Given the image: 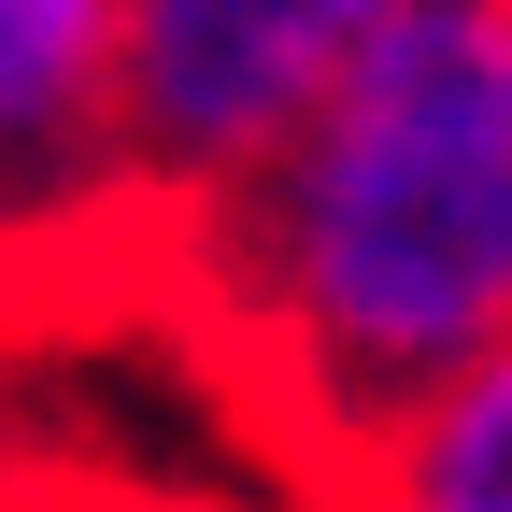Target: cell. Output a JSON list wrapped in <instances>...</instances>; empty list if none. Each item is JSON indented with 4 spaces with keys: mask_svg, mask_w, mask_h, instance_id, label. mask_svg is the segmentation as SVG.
I'll use <instances>...</instances> for the list:
<instances>
[{
    "mask_svg": "<svg viewBox=\"0 0 512 512\" xmlns=\"http://www.w3.org/2000/svg\"><path fill=\"white\" fill-rule=\"evenodd\" d=\"M399 0H114V171L128 214H214Z\"/></svg>",
    "mask_w": 512,
    "mask_h": 512,
    "instance_id": "7a4b0ae2",
    "label": "cell"
},
{
    "mask_svg": "<svg viewBox=\"0 0 512 512\" xmlns=\"http://www.w3.org/2000/svg\"><path fill=\"white\" fill-rule=\"evenodd\" d=\"M228 328L299 384L313 441L384 427L512 342V0H399L342 86L214 214Z\"/></svg>",
    "mask_w": 512,
    "mask_h": 512,
    "instance_id": "6da1fadb",
    "label": "cell"
},
{
    "mask_svg": "<svg viewBox=\"0 0 512 512\" xmlns=\"http://www.w3.org/2000/svg\"><path fill=\"white\" fill-rule=\"evenodd\" d=\"M128 214L114 171V0H0V242Z\"/></svg>",
    "mask_w": 512,
    "mask_h": 512,
    "instance_id": "3957f363",
    "label": "cell"
},
{
    "mask_svg": "<svg viewBox=\"0 0 512 512\" xmlns=\"http://www.w3.org/2000/svg\"><path fill=\"white\" fill-rule=\"evenodd\" d=\"M0 512H57V498H29V484H15V470H0Z\"/></svg>",
    "mask_w": 512,
    "mask_h": 512,
    "instance_id": "5b68a950",
    "label": "cell"
},
{
    "mask_svg": "<svg viewBox=\"0 0 512 512\" xmlns=\"http://www.w3.org/2000/svg\"><path fill=\"white\" fill-rule=\"evenodd\" d=\"M356 512H512V342L342 441Z\"/></svg>",
    "mask_w": 512,
    "mask_h": 512,
    "instance_id": "277c9868",
    "label": "cell"
}]
</instances>
